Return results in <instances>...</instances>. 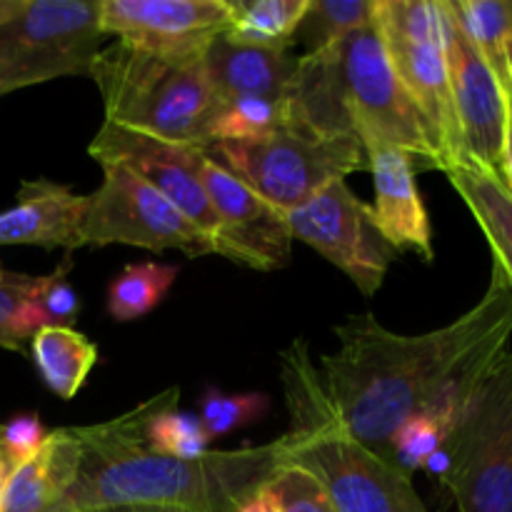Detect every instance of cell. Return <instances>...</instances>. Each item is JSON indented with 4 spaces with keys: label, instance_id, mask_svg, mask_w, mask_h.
<instances>
[{
    "label": "cell",
    "instance_id": "6da1fadb",
    "mask_svg": "<svg viewBox=\"0 0 512 512\" xmlns=\"http://www.w3.org/2000/svg\"><path fill=\"white\" fill-rule=\"evenodd\" d=\"M335 338L338 350L318 363L330 403L355 440L388 458L395 430L428 408L448 380L473 360L508 350L512 283L493 260L483 298L445 328L400 335L365 313L338 325Z\"/></svg>",
    "mask_w": 512,
    "mask_h": 512
},
{
    "label": "cell",
    "instance_id": "7a4b0ae2",
    "mask_svg": "<svg viewBox=\"0 0 512 512\" xmlns=\"http://www.w3.org/2000/svg\"><path fill=\"white\" fill-rule=\"evenodd\" d=\"M285 110L288 123L320 138L375 140L408 153L418 170H443L433 135L395 75L375 23L335 48L300 55Z\"/></svg>",
    "mask_w": 512,
    "mask_h": 512
},
{
    "label": "cell",
    "instance_id": "3957f363",
    "mask_svg": "<svg viewBox=\"0 0 512 512\" xmlns=\"http://www.w3.org/2000/svg\"><path fill=\"white\" fill-rule=\"evenodd\" d=\"M288 465L283 438L238 450H208L193 460L148 450L110 460H80L78 478L53 512H98L168 505L193 512H235Z\"/></svg>",
    "mask_w": 512,
    "mask_h": 512
},
{
    "label": "cell",
    "instance_id": "277c9868",
    "mask_svg": "<svg viewBox=\"0 0 512 512\" xmlns=\"http://www.w3.org/2000/svg\"><path fill=\"white\" fill-rule=\"evenodd\" d=\"M290 428L288 465L318 480L338 512H430L413 480L390 458L355 440L340 423L305 340L280 353Z\"/></svg>",
    "mask_w": 512,
    "mask_h": 512
},
{
    "label": "cell",
    "instance_id": "5b68a950",
    "mask_svg": "<svg viewBox=\"0 0 512 512\" xmlns=\"http://www.w3.org/2000/svg\"><path fill=\"white\" fill-rule=\"evenodd\" d=\"M90 78L98 85L108 123L208 148L210 125L223 103L203 58H160L115 40L95 55Z\"/></svg>",
    "mask_w": 512,
    "mask_h": 512
},
{
    "label": "cell",
    "instance_id": "8992f818",
    "mask_svg": "<svg viewBox=\"0 0 512 512\" xmlns=\"http://www.w3.org/2000/svg\"><path fill=\"white\" fill-rule=\"evenodd\" d=\"M205 155L285 215L333 180L368 168L360 140L320 138L293 123L258 140L210 143Z\"/></svg>",
    "mask_w": 512,
    "mask_h": 512
},
{
    "label": "cell",
    "instance_id": "52a82bcc",
    "mask_svg": "<svg viewBox=\"0 0 512 512\" xmlns=\"http://www.w3.org/2000/svg\"><path fill=\"white\" fill-rule=\"evenodd\" d=\"M373 23L383 35L395 75L433 135L443 173L465 165L440 0H375Z\"/></svg>",
    "mask_w": 512,
    "mask_h": 512
},
{
    "label": "cell",
    "instance_id": "ba28073f",
    "mask_svg": "<svg viewBox=\"0 0 512 512\" xmlns=\"http://www.w3.org/2000/svg\"><path fill=\"white\" fill-rule=\"evenodd\" d=\"M440 480L460 512H512V350H505L445 443Z\"/></svg>",
    "mask_w": 512,
    "mask_h": 512
},
{
    "label": "cell",
    "instance_id": "9c48e42d",
    "mask_svg": "<svg viewBox=\"0 0 512 512\" xmlns=\"http://www.w3.org/2000/svg\"><path fill=\"white\" fill-rule=\"evenodd\" d=\"M100 0H25L0 25V98L68 75H90L103 48Z\"/></svg>",
    "mask_w": 512,
    "mask_h": 512
},
{
    "label": "cell",
    "instance_id": "30bf717a",
    "mask_svg": "<svg viewBox=\"0 0 512 512\" xmlns=\"http://www.w3.org/2000/svg\"><path fill=\"white\" fill-rule=\"evenodd\" d=\"M100 170L103 180L85 195L83 245L180 250L188 258L213 253V240L133 170L115 163L100 165Z\"/></svg>",
    "mask_w": 512,
    "mask_h": 512
},
{
    "label": "cell",
    "instance_id": "8fae6325",
    "mask_svg": "<svg viewBox=\"0 0 512 512\" xmlns=\"http://www.w3.org/2000/svg\"><path fill=\"white\" fill-rule=\"evenodd\" d=\"M293 240H300L343 270L363 295H375L398 250L390 245L365 205L345 180H333L288 215Z\"/></svg>",
    "mask_w": 512,
    "mask_h": 512
},
{
    "label": "cell",
    "instance_id": "7c38bea8",
    "mask_svg": "<svg viewBox=\"0 0 512 512\" xmlns=\"http://www.w3.org/2000/svg\"><path fill=\"white\" fill-rule=\"evenodd\" d=\"M88 153L98 165L115 163L133 170L140 180L173 203L190 223L198 225L210 240L215 238L218 220L210 208L203 173H200L205 158L203 148L155 138L103 120L95 138L90 140Z\"/></svg>",
    "mask_w": 512,
    "mask_h": 512
},
{
    "label": "cell",
    "instance_id": "4fadbf2b",
    "mask_svg": "<svg viewBox=\"0 0 512 512\" xmlns=\"http://www.w3.org/2000/svg\"><path fill=\"white\" fill-rule=\"evenodd\" d=\"M100 28L118 43L175 60H200L228 33V0H100Z\"/></svg>",
    "mask_w": 512,
    "mask_h": 512
},
{
    "label": "cell",
    "instance_id": "5bb4252c",
    "mask_svg": "<svg viewBox=\"0 0 512 512\" xmlns=\"http://www.w3.org/2000/svg\"><path fill=\"white\" fill-rule=\"evenodd\" d=\"M200 173L218 220L213 253L265 273L285 268L293 253V233L285 213L265 203L208 155L203 158Z\"/></svg>",
    "mask_w": 512,
    "mask_h": 512
},
{
    "label": "cell",
    "instance_id": "9a60e30c",
    "mask_svg": "<svg viewBox=\"0 0 512 512\" xmlns=\"http://www.w3.org/2000/svg\"><path fill=\"white\" fill-rule=\"evenodd\" d=\"M440 5H443L445 53H448L450 88H453L465 165H475L503 180L508 100L493 70L485 65L478 50L455 25L448 0H440Z\"/></svg>",
    "mask_w": 512,
    "mask_h": 512
},
{
    "label": "cell",
    "instance_id": "2e32d148",
    "mask_svg": "<svg viewBox=\"0 0 512 512\" xmlns=\"http://www.w3.org/2000/svg\"><path fill=\"white\" fill-rule=\"evenodd\" d=\"M363 148L373 173L375 223L398 253L413 250L425 263H430L435 258L433 230L415 180V160L400 148L375 140L363 143Z\"/></svg>",
    "mask_w": 512,
    "mask_h": 512
},
{
    "label": "cell",
    "instance_id": "e0dca14e",
    "mask_svg": "<svg viewBox=\"0 0 512 512\" xmlns=\"http://www.w3.org/2000/svg\"><path fill=\"white\" fill-rule=\"evenodd\" d=\"M85 195L73 193L55 180H23L15 203L0 213V248L35 245V248H83Z\"/></svg>",
    "mask_w": 512,
    "mask_h": 512
},
{
    "label": "cell",
    "instance_id": "ac0fdd59",
    "mask_svg": "<svg viewBox=\"0 0 512 512\" xmlns=\"http://www.w3.org/2000/svg\"><path fill=\"white\" fill-rule=\"evenodd\" d=\"M300 55L240 43L223 33L205 50L203 65L220 103L235 98L285 100L298 70Z\"/></svg>",
    "mask_w": 512,
    "mask_h": 512
},
{
    "label": "cell",
    "instance_id": "d6986e66",
    "mask_svg": "<svg viewBox=\"0 0 512 512\" xmlns=\"http://www.w3.org/2000/svg\"><path fill=\"white\" fill-rule=\"evenodd\" d=\"M80 440L75 428L48 433L43 448L10 473L5 483L0 512H53L78 478Z\"/></svg>",
    "mask_w": 512,
    "mask_h": 512
},
{
    "label": "cell",
    "instance_id": "ffe728a7",
    "mask_svg": "<svg viewBox=\"0 0 512 512\" xmlns=\"http://www.w3.org/2000/svg\"><path fill=\"white\" fill-rule=\"evenodd\" d=\"M445 175L483 228L493 260L503 265L512 280V193L508 185L475 165H455Z\"/></svg>",
    "mask_w": 512,
    "mask_h": 512
},
{
    "label": "cell",
    "instance_id": "44dd1931",
    "mask_svg": "<svg viewBox=\"0 0 512 512\" xmlns=\"http://www.w3.org/2000/svg\"><path fill=\"white\" fill-rule=\"evenodd\" d=\"M28 343L40 380L60 400H73L98 363V345L75 328H43Z\"/></svg>",
    "mask_w": 512,
    "mask_h": 512
},
{
    "label": "cell",
    "instance_id": "7402d4cb",
    "mask_svg": "<svg viewBox=\"0 0 512 512\" xmlns=\"http://www.w3.org/2000/svg\"><path fill=\"white\" fill-rule=\"evenodd\" d=\"M460 33L512 93V0H448Z\"/></svg>",
    "mask_w": 512,
    "mask_h": 512
},
{
    "label": "cell",
    "instance_id": "603a6c76",
    "mask_svg": "<svg viewBox=\"0 0 512 512\" xmlns=\"http://www.w3.org/2000/svg\"><path fill=\"white\" fill-rule=\"evenodd\" d=\"M310 0H228L230 38L270 50H290Z\"/></svg>",
    "mask_w": 512,
    "mask_h": 512
},
{
    "label": "cell",
    "instance_id": "cb8c5ba5",
    "mask_svg": "<svg viewBox=\"0 0 512 512\" xmlns=\"http://www.w3.org/2000/svg\"><path fill=\"white\" fill-rule=\"evenodd\" d=\"M175 278H178V265L155 263V260L125 265L108 285L105 295L108 315L118 323L145 318L163 303Z\"/></svg>",
    "mask_w": 512,
    "mask_h": 512
},
{
    "label": "cell",
    "instance_id": "d4e9b609",
    "mask_svg": "<svg viewBox=\"0 0 512 512\" xmlns=\"http://www.w3.org/2000/svg\"><path fill=\"white\" fill-rule=\"evenodd\" d=\"M373 8L375 0H310L293 45H303V55L335 48L373 23Z\"/></svg>",
    "mask_w": 512,
    "mask_h": 512
},
{
    "label": "cell",
    "instance_id": "484cf974",
    "mask_svg": "<svg viewBox=\"0 0 512 512\" xmlns=\"http://www.w3.org/2000/svg\"><path fill=\"white\" fill-rule=\"evenodd\" d=\"M285 125H288L285 100L235 98L220 105L218 115H215L213 125H210V143L258 140L285 128Z\"/></svg>",
    "mask_w": 512,
    "mask_h": 512
},
{
    "label": "cell",
    "instance_id": "4316f807",
    "mask_svg": "<svg viewBox=\"0 0 512 512\" xmlns=\"http://www.w3.org/2000/svg\"><path fill=\"white\" fill-rule=\"evenodd\" d=\"M210 435L198 413L178 410V405L160 410L148 425V453L193 460L208 453Z\"/></svg>",
    "mask_w": 512,
    "mask_h": 512
},
{
    "label": "cell",
    "instance_id": "83f0119b",
    "mask_svg": "<svg viewBox=\"0 0 512 512\" xmlns=\"http://www.w3.org/2000/svg\"><path fill=\"white\" fill-rule=\"evenodd\" d=\"M70 268H73V258L68 253L53 273L35 278L28 303L40 330L73 328V323L78 320L83 303H80V295L70 285Z\"/></svg>",
    "mask_w": 512,
    "mask_h": 512
},
{
    "label": "cell",
    "instance_id": "f1b7e54d",
    "mask_svg": "<svg viewBox=\"0 0 512 512\" xmlns=\"http://www.w3.org/2000/svg\"><path fill=\"white\" fill-rule=\"evenodd\" d=\"M270 410L268 395L263 393H223L220 388H205L200 398V420L210 438H225L233 430L263 420Z\"/></svg>",
    "mask_w": 512,
    "mask_h": 512
},
{
    "label": "cell",
    "instance_id": "f546056e",
    "mask_svg": "<svg viewBox=\"0 0 512 512\" xmlns=\"http://www.w3.org/2000/svg\"><path fill=\"white\" fill-rule=\"evenodd\" d=\"M35 285V275L5 273L0 280V348L23 353L25 340L38 333L28 298Z\"/></svg>",
    "mask_w": 512,
    "mask_h": 512
},
{
    "label": "cell",
    "instance_id": "4dcf8cb0",
    "mask_svg": "<svg viewBox=\"0 0 512 512\" xmlns=\"http://www.w3.org/2000/svg\"><path fill=\"white\" fill-rule=\"evenodd\" d=\"M283 512H338L323 485L303 468L285 465L268 483Z\"/></svg>",
    "mask_w": 512,
    "mask_h": 512
},
{
    "label": "cell",
    "instance_id": "1f68e13d",
    "mask_svg": "<svg viewBox=\"0 0 512 512\" xmlns=\"http://www.w3.org/2000/svg\"><path fill=\"white\" fill-rule=\"evenodd\" d=\"M45 438H48V430L38 413H18L8 423L0 425V450L13 470L28 463L43 448Z\"/></svg>",
    "mask_w": 512,
    "mask_h": 512
},
{
    "label": "cell",
    "instance_id": "d6a6232c",
    "mask_svg": "<svg viewBox=\"0 0 512 512\" xmlns=\"http://www.w3.org/2000/svg\"><path fill=\"white\" fill-rule=\"evenodd\" d=\"M235 512H283L280 510L278 500H275V495L270 493L268 485H265L263 490H258L255 495H250L245 503H240Z\"/></svg>",
    "mask_w": 512,
    "mask_h": 512
},
{
    "label": "cell",
    "instance_id": "836d02e7",
    "mask_svg": "<svg viewBox=\"0 0 512 512\" xmlns=\"http://www.w3.org/2000/svg\"><path fill=\"white\" fill-rule=\"evenodd\" d=\"M503 183L512 193V110L508 105V125H505V153H503Z\"/></svg>",
    "mask_w": 512,
    "mask_h": 512
},
{
    "label": "cell",
    "instance_id": "e575fe53",
    "mask_svg": "<svg viewBox=\"0 0 512 512\" xmlns=\"http://www.w3.org/2000/svg\"><path fill=\"white\" fill-rule=\"evenodd\" d=\"M98 512H193L183 508H168V505H130V508H110Z\"/></svg>",
    "mask_w": 512,
    "mask_h": 512
},
{
    "label": "cell",
    "instance_id": "d590c367",
    "mask_svg": "<svg viewBox=\"0 0 512 512\" xmlns=\"http://www.w3.org/2000/svg\"><path fill=\"white\" fill-rule=\"evenodd\" d=\"M25 5V0H0V25L8 23L15 13Z\"/></svg>",
    "mask_w": 512,
    "mask_h": 512
},
{
    "label": "cell",
    "instance_id": "8d00e7d4",
    "mask_svg": "<svg viewBox=\"0 0 512 512\" xmlns=\"http://www.w3.org/2000/svg\"><path fill=\"white\" fill-rule=\"evenodd\" d=\"M10 473H13V468L8 465V460H5L3 450H0V500H3V490H5V483H8Z\"/></svg>",
    "mask_w": 512,
    "mask_h": 512
},
{
    "label": "cell",
    "instance_id": "74e56055",
    "mask_svg": "<svg viewBox=\"0 0 512 512\" xmlns=\"http://www.w3.org/2000/svg\"><path fill=\"white\" fill-rule=\"evenodd\" d=\"M505 100H508V105H510V110H512V93H505Z\"/></svg>",
    "mask_w": 512,
    "mask_h": 512
},
{
    "label": "cell",
    "instance_id": "f35d334b",
    "mask_svg": "<svg viewBox=\"0 0 512 512\" xmlns=\"http://www.w3.org/2000/svg\"><path fill=\"white\" fill-rule=\"evenodd\" d=\"M3 275H5V270H3V268H0V280H3Z\"/></svg>",
    "mask_w": 512,
    "mask_h": 512
},
{
    "label": "cell",
    "instance_id": "ab89813d",
    "mask_svg": "<svg viewBox=\"0 0 512 512\" xmlns=\"http://www.w3.org/2000/svg\"><path fill=\"white\" fill-rule=\"evenodd\" d=\"M510 283H512V280H510Z\"/></svg>",
    "mask_w": 512,
    "mask_h": 512
}]
</instances>
